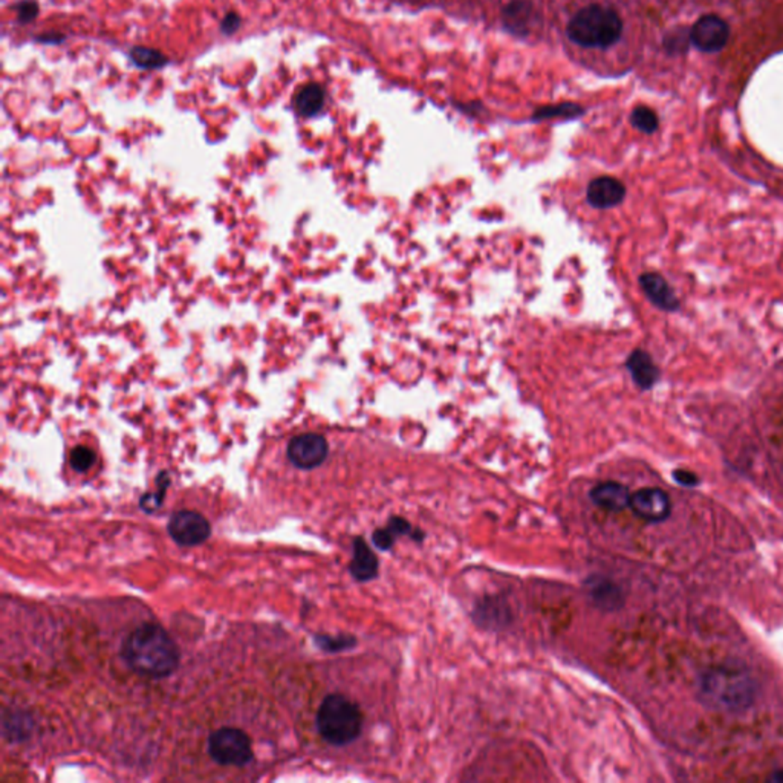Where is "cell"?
I'll return each instance as SVG.
<instances>
[{
  "label": "cell",
  "mask_w": 783,
  "mask_h": 783,
  "mask_svg": "<svg viewBox=\"0 0 783 783\" xmlns=\"http://www.w3.org/2000/svg\"><path fill=\"white\" fill-rule=\"evenodd\" d=\"M123 658L139 675L165 678L180 666V650L158 625L144 623L124 640Z\"/></svg>",
  "instance_id": "6da1fadb"
},
{
  "label": "cell",
  "mask_w": 783,
  "mask_h": 783,
  "mask_svg": "<svg viewBox=\"0 0 783 783\" xmlns=\"http://www.w3.org/2000/svg\"><path fill=\"white\" fill-rule=\"evenodd\" d=\"M363 715L355 702L343 695L325 698L317 713L318 733L331 745L343 747L361 733Z\"/></svg>",
  "instance_id": "7a4b0ae2"
},
{
  "label": "cell",
  "mask_w": 783,
  "mask_h": 783,
  "mask_svg": "<svg viewBox=\"0 0 783 783\" xmlns=\"http://www.w3.org/2000/svg\"><path fill=\"white\" fill-rule=\"evenodd\" d=\"M566 32L580 47L609 48L621 37L623 22L610 8L591 5L573 17Z\"/></svg>",
  "instance_id": "3957f363"
},
{
  "label": "cell",
  "mask_w": 783,
  "mask_h": 783,
  "mask_svg": "<svg viewBox=\"0 0 783 783\" xmlns=\"http://www.w3.org/2000/svg\"><path fill=\"white\" fill-rule=\"evenodd\" d=\"M702 695L717 707H747L754 698V686L745 673L734 669L708 672L701 682Z\"/></svg>",
  "instance_id": "277c9868"
},
{
  "label": "cell",
  "mask_w": 783,
  "mask_h": 783,
  "mask_svg": "<svg viewBox=\"0 0 783 783\" xmlns=\"http://www.w3.org/2000/svg\"><path fill=\"white\" fill-rule=\"evenodd\" d=\"M209 752L220 765L244 767L253 759L250 737L237 728L224 727L211 733Z\"/></svg>",
  "instance_id": "5b68a950"
},
{
  "label": "cell",
  "mask_w": 783,
  "mask_h": 783,
  "mask_svg": "<svg viewBox=\"0 0 783 783\" xmlns=\"http://www.w3.org/2000/svg\"><path fill=\"white\" fill-rule=\"evenodd\" d=\"M329 444L325 436L305 432L292 436L287 444L288 461L300 470H314L326 461Z\"/></svg>",
  "instance_id": "8992f818"
},
{
  "label": "cell",
  "mask_w": 783,
  "mask_h": 783,
  "mask_svg": "<svg viewBox=\"0 0 783 783\" xmlns=\"http://www.w3.org/2000/svg\"><path fill=\"white\" fill-rule=\"evenodd\" d=\"M169 533L182 547H196L210 538L211 528L200 512H178L170 519Z\"/></svg>",
  "instance_id": "52a82bcc"
},
{
  "label": "cell",
  "mask_w": 783,
  "mask_h": 783,
  "mask_svg": "<svg viewBox=\"0 0 783 783\" xmlns=\"http://www.w3.org/2000/svg\"><path fill=\"white\" fill-rule=\"evenodd\" d=\"M730 39L727 22L715 14L702 16L690 30V40L702 52H717Z\"/></svg>",
  "instance_id": "ba28073f"
},
{
  "label": "cell",
  "mask_w": 783,
  "mask_h": 783,
  "mask_svg": "<svg viewBox=\"0 0 783 783\" xmlns=\"http://www.w3.org/2000/svg\"><path fill=\"white\" fill-rule=\"evenodd\" d=\"M629 507L645 522H663L671 514V497L660 488H643L630 496Z\"/></svg>",
  "instance_id": "9c48e42d"
},
{
  "label": "cell",
  "mask_w": 783,
  "mask_h": 783,
  "mask_svg": "<svg viewBox=\"0 0 783 783\" xmlns=\"http://www.w3.org/2000/svg\"><path fill=\"white\" fill-rule=\"evenodd\" d=\"M626 189L618 180L600 176L588 187V202L595 209H612L625 200Z\"/></svg>",
  "instance_id": "30bf717a"
},
{
  "label": "cell",
  "mask_w": 783,
  "mask_h": 783,
  "mask_svg": "<svg viewBox=\"0 0 783 783\" xmlns=\"http://www.w3.org/2000/svg\"><path fill=\"white\" fill-rule=\"evenodd\" d=\"M630 494L627 486L618 482H603L592 488L591 492V501L594 502L595 505L608 512H623L625 508L629 507Z\"/></svg>",
  "instance_id": "8fae6325"
},
{
  "label": "cell",
  "mask_w": 783,
  "mask_h": 783,
  "mask_svg": "<svg viewBox=\"0 0 783 783\" xmlns=\"http://www.w3.org/2000/svg\"><path fill=\"white\" fill-rule=\"evenodd\" d=\"M640 285L643 288V291L645 292V296L649 298L650 302L661 307V309L673 313V311L680 307V302H678V298H676L675 294H673L671 287H669V283L663 277L658 276V274L645 272V274L640 277Z\"/></svg>",
  "instance_id": "7c38bea8"
},
{
  "label": "cell",
  "mask_w": 783,
  "mask_h": 783,
  "mask_svg": "<svg viewBox=\"0 0 783 783\" xmlns=\"http://www.w3.org/2000/svg\"><path fill=\"white\" fill-rule=\"evenodd\" d=\"M349 571L359 582H370L378 575V558L361 538L353 540V557Z\"/></svg>",
  "instance_id": "4fadbf2b"
},
{
  "label": "cell",
  "mask_w": 783,
  "mask_h": 783,
  "mask_svg": "<svg viewBox=\"0 0 783 783\" xmlns=\"http://www.w3.org/2000/svg\"><path fill=\"white\" fill-rule=\"evenodd\" d=\"M627 369L635 383L638 384L641 389L654 387V384L660 378V370L650 359L649 353H645V351H635L630 353Z\"/></svg>",
  "instance_id": "5bb4252c"
},
{
  "label": "cell",
  "mask_w": 783,
  "mask_h": 783,
  "mask_svg": "<svg viewBox=\"0 0 783 783\" xmlns=\"http://www.w3.org/2000/svg\"><path fill=\"white\" fill-rule=\"evenodd\" d=\"M400 536H412L415 540H421V538H424L423 533L414 534V527L403 517H392L389 523H387V527L379 528V529L374 531L372 540H374V545L377 548L381 549V551H387V549L394 547L395 538H400Z\"/></svg>",
  "instance_id": "9a60e30c"
},
{
  "label": "cell",
  "mask_w": 783,
  "mask_h": 783,
  "mask_svg": "<svg viewBox=\"0 0 783 783\" xmlns=\"http://www.w3.org/2000/svg\"><path fill=\"white\" fill-rule=\"evenodd\" d=\"M325 104V93L317 85H309L303 87L296 98V109L303 117H314L320 112Z\"/></svg>",
  "instance_id": "2e32d148"
},
{
  "label": "cell",
  "mask_w": 783,
  "mask_h": 783,
  "mask_svg": "<svg viewBox=\"0 0 783 783\" xmlns=\"http://www.w3.org/2000/svg\"><path fill=\"white\" fill-rule=\"evenodd\" d=\"M591 597L595 604L601 609H615L618 606V589L608 580H592V586L589 588Z\"/></svg>",
  "instance_id": "e0dca14e"
},
{
  "label": "cell",
  "mask_w": 783,
  "mask_h": 783,
  "mask_svg": "<svg viewBox=\"0 0 783 783\" xmlns=\"http://www.w3.org/2000/svg\"><path fill=\"white\" fill-rule=\"evenodd\" d=\"M130 58L137 67H143V69H158L167 63V58L161 52L147 49V48H134L130 51Z\"/></svg>",
  "instance_id": "ac0fdd59"
},
{
  "label": "cell",
  "mask_w": 783,
  "mask_h": 783,
  "mask_svg": "<svg viewBox=\"0 0 783 783\" xmlns=\"http://www.w3.org/2000/svg\"><path fill=\"white\" fill-rule=\"evenodd\" d=\"M630 123L645 134H654L658 129V117L649 108H636L630 115Z\"/></svg>",
  "instance_id": "d6986e66"
},
{
  "label": "cell",
  "mask_w": 783,
  "mask_h": 783,
  "mask_svg": "<svg viewBox=\"0 0 783 783\" xmlns=\"http://www.w3.org/2000/svg\"><path fill=\"white\" fill-rule=\"evenodd\" d=\"M97 456L86 446H77L71 453V466L78 473H85L93 466Z\"/></svg>",
  "instance_id": "ffe728a7"
},
{
  "label": "cell",
  "mask_w": 783,
  "mask_h": 783,
  "mask_svg": "<svg viewBox=\"0 0 783 783\" xmlns=\"http://www.w3.org/2000/svg\"><path fill=\"white\" fill-rule=\"evenodd\" d=\"M582 109L574 104H562V106H554V108L540 109L536 118H551V117H565L573 118L579 115Z\"/></svg>",
  "instance_id": "44dd1931"
},
{
  "label": "cell",
  "mask_w": 783,
  "mask_h": 783,
  "mask_svg": "<svg viewBox=\"0 0 783 783\" xmlns=\"http://www.w3.org/2000/svg\"><path fill=\"white\" fill-rule=\"evenodd\" d=\"M355 643H357V641L351 638V636H338V638L323 636L322 640H320V645H322L323 649L333 650V652L349 649V647H352Z\"/></svg>",
  "instance_id": "7402d4cb"
},
{
  "label": "cell",
  "mask_w": 783,
  "mask_h": 783,
  "mask_svg": "<svg viewBox=\"0 0 783 783\" xmlns=\"http://www.w3.org/2000/svg\"><path fill=\"white\" fill-rule=\"evenodd\" d=\"M37 8L36 4H32V2H22L21 5L17 6V16H19V21L22 23H28V22H31L34 17L37 16Z\"/></svg>",
  "instance_id": "603a6c76"
},
{
  "label": "cell",
  "mask_w": 783,
  "mask_h": 783,
  "mask_svg": "<svg viewBox=\"0 0 783 783\" xmlns=\"http://www.w3.org/2000/svg\"><path fill=\"white\" fill-rule=\"evenodd\" d=\"M239 26H241V17L235 14V13H231L222 21V32L227 34V36H230V34L239 30Z\"/></svg>",
  "instance_id": "cb8c5ba5"
},
{
  "label": "cell",
  "mask_w": 783,
  "mask_h": 783,
  "mask_svg": "<svg viewBox=\"0 0 783 783\" xmlns=\"http://www.w3.org/2000/svg\"><path fill=\"white\" fill-rule=\"evenodd\" d=\"M673 477H675L676 481L680 482L681 485L693 486L698 484V477L695 476L693 473H690V471L676 470L675 473H673Z\"/></svg>",
  "instance_id": "d4e9b609"
}]
</instances>
